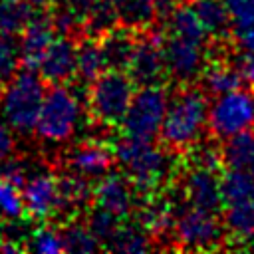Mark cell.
I'll return each mask as SVG.
<instances>
[{
  "instance_id": "6da1fadb",
  "label": "cell",
  "mask_w": 254,
  "mask_h": 254,
  "mask_svg": "<svg viewBox=\"0 0 254 254\" xmlns=\"http://www.w3.org/2000/svg\"><path fill=\"white\" fill-rule=\"evenodd\" d=\"M206 111L208 95L200 87L189 83L181 87L167 103L159 131L163 147L175 153H185L200 143L206 129Z\"/></svg>"
},
{
  "instance_id": "7a4b0ae2",
  "label": "cell",
  "mask_w": 254,
  "mask_h": 254,
  "mask_svg": "<svg viewBox=\"0 0 254 254\" xmlns=\"http://www.w3.org/2000/svg\"><path fill=\"white\" fill-rule=\"evenodd\" d=\"M46 81L36 69H18L0 89V117L14 135L30 137L36 131Z\"/></svg>"
},
{
  "instance_id": "3957f363",
  "label": "cell",
  "mask_w": 254,
  "mask_h": 254,
  "mask_svg": "<svg viewBox=\"0 0 254 254\" xmlns=\"http://www.w3.org/2000/svg\"><path fill=\"white\" fill-rule=\"evenodd\" d=\"M113 159L125 171L135 190L153 192L171 175L169 149L157 147L153 141L121 137L113 147Z\"/></svg>"
},
{
  "instance_id": "277c9868",
  "label": "cell",
  "mask_w": 254,
  "mask_h": 254,
  "mask_svg": "<svg viewBox=\"0 0 254 254\" xmlns=\"http://www.w3.org/2000/svg\"><path fill=\"white\" fill-rule=\"evenodd\" d=\"M81 115L83 107L75 91L65 83L52 85L44 93L34 133L44 143L62 145L75 135Z\"/></svg>"
},
{
  "instance_id": "5b68a950",
  "label": "cell",
  "mask_w": 254,
  "mask_h": 254,
  "mask_svg": "<svg viewBox=\"0 0 254 254\" xmlns=\"http://www.w3.org/2000/svg\"><path fill=\"white\" fill-rule=\"evenodd\" d=\"M135 83L121 69H105L91 83H87V109L101 127L119 125L131 97Z\"/></svg>"
},
{
  "instance_id": "8992f818",
  "label": "cell",
  "mask_w": 254,
  "mask_h": 254,
  "mask_svg": "<svg viewBox=\"0 0 254 254\" xmlns=\"http://www.w3.org/2000/svg\"><path fill=\"white\" fill-rule=\"evenodd\" d=\"M167 103H169V93L161 83L141 85L133 93L131 103L119 123L123 135L143 141H155L163 125Z\"/></svg>"
},
{
  "instance_id": "52a82bcc",
  "label": "cell",
  "mask_w": 254,
  "mask_h": 254,
  "mask_svg": "<svg viewBox=\"0 0 254 254\" xmlns=\"http://www.w3.org/2000/svg\"><path fill=\"white\" fill-rule=\"evenodd\" d=\"M214 97L206 111V129L214 139L222 141L234 133L254 129V89L240 85Z\"/></svg>"
},
{
  "instance_id": "ba28073f",
  "label": "cell",
  "mask_w": 254,
  "mask_h": 254,
  "mask_svg": "<svg viewBox=\"0 0 254 254\" xmlns=\"http://www.w3.org/2000/svg\"><path fill=\"white\" fill-rule=\"evenodd\" d=\"M171 234L181 248L206 250L220 246L224 238V226L222 220H218L216 212L194 208L189 204V208L175 212Z\"/></svg>"
},
{
  "instance_id": "9c48e42d",
  "label": "cell",
  "mask_w": 254,
  "mask_h": 254,
  "mask_svg": "<svg viewBox=\"0 0 254 254\" xmlns=\"http://www.w3.org/2000/svg\"><path fill=\"white\" fill-rule=\"evenodd\" d=\"M161 56L165 64V75L187 85L200 77L206 65V46L189 42L177 36H165L161 44Z\"/></svg>"
},
{
  "instance_id": "30bf717a",
  "label": "cell",
  "mask_w": 254,
  "mask_h": 254,
  "mask_svg": "<svg viewBox=\"0 0 254 254\" xmlns=\"http://www.w3.org/2000/svg\"><path fill=\"white\" fill-rule=\"evenodd\" d=\"M165 34L161 30H155L153 26L145 28L143 36H137L133 54L127 64V75L131 81L141 85H155L161 83L165 77V64L161 56V44Z\"/></svg>"
},
{
  "instance_id": "8fae6325",
  "label": "cell",
  "mask_w": 254,
  "mask_h": 254,
  "mask_svg": "<svg viewBox=\"0 0 254 254\" xmlns=\"http://www.w3.org/2000/svg\"><path fill=\"white\" fill-rule=\"evenodd\" d=\"M24 200V214L34 220H48L60 212V189L58 177L42 171L28 175L20 187Z\"/></svg>"
},
{
  "instance_id": "7c38bea8",
  "label": "cell",
  "mask_w": 254,
  "mask_h": 254,
  "mask_svg": "<svg viewBox=\"0 0 254 254\" xmlns=\"http://www.w3.org/2000/svg\"><path fill=\"white\" fill-rule=\"evenodd\" d=\"M93 206L117 216L125 218L133 212L135 206V189L125 175L105 173L97 179V185L91 189Z\"/></svg>"
},
{
  "instance_id": "4fadbf2b",
  "label": "cell",
  "mask_w": 254,
  "mask_h": 254,
  "mask_svg": "<svg viewBox=\"0 0 254 254\" xmlns=\"http://www.w3.org/2000/svg\"><path fill=\"white\" fill-rule=\"evenodd\" d=\"M115 159H113V149H109L101 141H83L75 147L69 149L65 155V167L69 173L85 179V181H97L105 173L111 171Z\"/></svg>"
},
{
  "instance_id": "5bb4252c",
  "label": "cell",
  "mask_w": 254,
  "mask_h": 254,
  "mask_svg": "<svg viewBox=\"0 0 254 254\" xmlns=\"http://www.w3.org/2000/svg\"><path fill=\"white\" fill-rule=\"evenodd\" d=\"M183 192L190 206L220 212L222 208V192H220V177L216 169H208L202 165H194L183 181Z\"/></svg>"
},
{
  "instance_id": "9a60e30c",
  "label": "cell",
  "mask_w": 254,
  "mask_h": 254,
  "mask_svg": "<svg viewBox=\"0 0 254 254\" xmlns=\"http://www.w3.org/2000/svg\"><path fill=\"white\" fill-rule=\"evenodd\" d=\"M36 71L46 83H69L75 77V40L67 34L54 38Z\"/></svg>"
},
{
  "instance_id": "2e32d148",
  "label": "cell",
  "mask_w": 254,
  "mask_h": 254,
  "mask_svg": "<svg viewBox=\"0 0 254 254\" xmlns=\"http://www.w3.org/2000/svg\"><path fill=\"white\" fill-rule=\"evenodd\" d=\"M18 40V50H20V65L26 69H38L48 46L56 38L54 24L48 16H32L30 22L22 28Z\"/></svg>"
},
{
  "instance_id": "e0dca14e",
  "label": "cell",
  "mask_w": 254,
  "mask_h": 254,
  "mask_svg": "<svg viewBox=\"0 0 254 254\" xmlns=\"http://www.w3.org/2000/svg\"><path fill=\"white\" fill-rule=\"evenodd\" d=\"M99 48L101 56L105 62V69H127L129 58L133 54L135 42H137V32L129 30L125 26H115L107 30L105 34L99 36Z\"/></svg>"
},
{
  "instance_id": "ac0fdd59",
  "label": "cell",
  "mask_w": 254,
  "mask_h": 254,
  "mask_svg": "<svg viewBox=\"0 0 254 254\" xmlns=\"http://www.w3.org/2000/svg\"><path fill=\"white\" fill-rule=\"evenodd\" d=\"M224 232L234 240L254 238V194L222 204Z\"/></svg>"
},
{
  "instance_id": "d6986e66",
  "label": "cell",
  "mask_w": 254,
  "mask_h": 254,
  "mask_svg": "<svg viewBox=\"0 0 254 254\" xmlns=\"http://www.w3.org/2000/svg\"><path fill=\"white\" fill-rule=\"evenodd\" d=\"M220 165L224 169L254 175V129H246L222 139Z\"/></svg>"
},
{
  "instance_id": "ffe728a7",
  "label": "cell",
  "mask_w": 254,
  "mask_h": 254,
  "mask_svg": "<svg viewBox=\"0 0 254 254\" xmlns=\"http://www.w3.org/2000/svg\"><path fill=\"white\" fill-rule=\"evenodd\" d=\"M167 28H169L171 36H177V38H183V40H189V42H196V44L206 46L208 40H210L190 4L179 2L171 10V14L167 16Z\"/></svg>"
},
{
  "instance_id": "44dd1931",
  "label": "cell",
  "mask_w": 254,
  "mask_h": 254,
  "mask_svg": "<svg viewBox=\"0 0 254 254\" xmlns=\"http://www.w3.org/2000/svg\"><path fill=\"white\" fill-rule=\"evenodd\" d=\"M200 81H202L200 89L206 95H220L224 91H230V89L244 85V79H242L236 64H228V62L206 64L202 73H200Z\"/></svg>"
},
{
  "instance_id": "7402d4cb",
  "label": "cell",
  "mask_w": 254,
  "mask_h": 254,
  "mask_svg": "<svg viewBox=\"0 0 254 254\" xmlns=\"http://www.w3.org/2000/svg\"><path fill=\"white\" fill-rule=\"evenodd\" d=\"M119 26L141 32L155 24L157 12L153 0H109Z\"/></svg>"
},
{
  "instance_id": "603a6c76",
  "label": "cell",
  "mask_w": 254,
  "mask_h": 254,
  "mask_svg": "<svg viewBox=\"0 0 254 254\" xmlns=\"http://www.w3.org/2000/svg\"><path fill=\"white\" fill-rule=\"evenodd\" d=\"M192 10L198 16L200 24L204 26L208 38L212 40H224L230 36L232 26L228 12L224 8L222 0H192Z\"/></svg>"
},
{
  "instance_id": "cb8c5ba5",
  "label": "cell",
  "mask_w": 254,
  "mask_h": 254,
  "mask_svg": "<svg viewBox=\"0 0 254 254\" xmlns=\"http://www.w3.org/2000/svg\"><path fill=\"white\" fill-rule=\"evenodd\" d=\"M101 71H105V62L97 38L83 36L75 42V75L83 83H91Z\"/></svg>"
},
{
  "instance_id": "d4e9b609",
  "label": "cell",
  "mask_w": 254,
  "mask_h": 254,
  "mask_svg": "<svg viewBox=\"0 0 254 254\" xmlns=\"http://www.w3.org/2000/svg\"><path fill=\"white\" fill-rule=\"evenodd\" d=\"M173 220H175V208L169 200H151L143 206L141 210V226L149 232L151 240L163 238L171 234L173 230Z\"/></svg>"
},
{
  "instance_id": "484cf974",
  "label": "cell",
  "mask_w": 254,
  "mask_h": 254,
  "mask_svg": "<svg viewBox=\"0 0 254 254\" xmlns=\"http://www.w3.org/2000/svg\"><path fill=\"white\" fill-rule=\"evenodd\" d=\"M58 189H60V212L64 210H77L83 204L91 202V185L89 181L73 175V173H65L62 177H58Z\"/></svg>"
},
{
  "instance_id": "4316f807",
  "label": "cell",
  "mask_w": 254,
  "mask_h": 254,
  "mask_svg": "<svg viewBox=\"0 0 254 254\" xmlns=\"http://www.w3.org/2000/svg\"><path fill=\"white\" fill-rule=\"evenodd\" d=\"M151 246V236L141 224H119L107 248L119 252H147Z\"/></svg>"
},
{
  "instance_id": "83f0119b",
  "label": "cell",
  "mask_w": 254,
  "mask_h": 254,
  "mask_svg": "<svg viewBox=\"0 0 254 254\" xmlns=\"http://www.w3.org/2000/svg\"><path fill=\"white\" fill-rule=\"evenodd\" d=\"M34 16V8L26 0H0V34H20Z\"/></svg>"
},
{
  "instance_id": "f1b7e54d",
  "label": "cell",
  "mask_w": 254,
  "mask_h": 254,
  "mask_svg": "<svg viewBox=\"0 0 254 254\" xmlns=\"http://www.w3.org/2000/svg\"><path fill=\"white\" fill-rule=\"evenodd\" d=\"M119 26L117 22V16H115V10L111 6L109 0H97L89 12L85 14L83 22H81V30H83V36H91V38H99L101 34H105L107 30Z\"/></svg>"
},
{
  "instance_id": "f546056e",
  "label": "cell",
  "mask_w": 254,
  "mask_h": 254,
  "mask_svg": "<svg viewBox=\"0 0 254 254\" xmlns=\"http://www.w3.org/2000/svg\"><path fill=\"white\" fill-rule=\"evenodd\" d=\"M62 240H64V252L71 254H91L101 248L97 238L89 232L85 222H69L62 230Z\"/></svg>"
},
{
  "instance_id": "4dcf8cb0",
  "label": "cell",
  "mask_w": 254,
  "mask_h": 254,
  "mask_svg": "<svg viewBox=\"0 0 254 254\" xmlns=\"http://www.w3.org/2000/svg\"><path fill=\"white\" fill-rule=\"evenodd\" d=\"M119 224H121V218H117V216H113V214H109V212H105V210H101L97 206H93V210L85 216V226L97 238L101 248L109 246V242H111V238H113V234H115Z\"/></svg>"
},
{
  "instance_id": "1f68e13d",
  "label": "cell",
  "mask_w": 254,
  "mask_h": 254,
  "mask_svg": "<svg viewBox=\"0 0 254 254\" xmlns=\"http://www.w3.org/2000/svg\"><path fill=\"white\" fill-rule=\"evenodd\" d=\"M24 216V200L18 185L0 177V218L18 220Z\"/></svg>"
},
{
  "instance_id": "d6a6232c",
  "label": "cell",
  "mask_w": 254,
  "mask_h": 254,
  "mask_svg": "<svg viewBox=\"0 0 254 254\" xmlns=\"http://www.w3.org/2000/svg\"><path fill=\"white\" fill-rule=\"evenodd\" d=\"M26 248L38 254H62L64 252L62 232L52 226H40L30 234Z\"/></svg>"
},
{
  "instance_id": "836d02e7",
  "label": "cell",
  "mask_w": 254,
  "mask_h": 254,
  "mask_svg": "<svg viewBox=\"0 0 254 254\" xmlns=\"http://www.w3.org/2000/svg\"><path fill=\"white\" fill-rule=\"evenodd\" d=\"M20 69L18 40L12 34H0V85Z\"/></svg>"
},
{
  "instance_id": "e575fe53",
  "label": "cell",
  "mask_w": 254,
  "mask_h": 254,
  "mask_svg": "<svg viewBox=\"0 0 254 254\" xmlns=\"http://www.w3.org/2000/svg\"><path fill=\"white\" fill-rule=\"evenodd\" d=\"M230 18V26L244 28L254 24V0H222Z\"/></svg>"
},
{
  "instance_id": "d590c367",
  "label": "cell",
  "mask_w": 254,
  "mask_h": 254,
  "mask_svg": "<svg viewBox=\"0 0 254 254\" xmlns=\"http://www.w3.org/2000/svg\"><path fill=\"white\" fill-rule=\"evenodd\" d=\"M28 175H30L28 173V167H26V163L22 159H16V157L10 155L4 161H0V177L8 179L10 183L22 187V183L26 181Z\"/></svg>"
},
{
  "instance_id": "8d00e7d4",
  "label": "cell",
  "mask_w": 254,
  "mask_h": 254,
  "mask_svg": "<svg viewBox=\"0 0 254 254\" xmlns=\"http://www.w3.org/2000/svg\"><path fill=\"white\" fill-rule=\"evenodd\" d=\"M230 34L234 36V44L240 50V54L254 56V24L244 28H234Z\"/></svg>"
},
{
  "instance_id": "74e56055",
  "label": "cell",
  "mask_w": 254,
  "mask_h": 254,
  "mask_svg": "<svg viewBox=\"0 0 254 254\" xmlns=\"http://www.w3.org/2000/svg\"><path fill=\"white\" fill-rule=\"evenodd\" d=\"M14 131L6 125V121L0 117V161H4L6 157H10L14 153Z\"/></svg>"
},
{
  "instance_id": "f35d334b",
  "label": "cell",
  "mask_w": 254,
  "mask_h": 254,
  "mask_svg": "<svg viewBox=\"0 0 254 254\" xmlns=\"http://www.w3.org/2000/svg\"><path fill=\"white\" fill-rule=\"evenodd\" d=\"M60 4H64L77 20H79V26H81V22H83V18H85V14L89 12V8L97 2V0H58Z\"/></svg>"
},
{
  "instance_id": "ab89813d",
  "label": "cell",
  "mask_w": 254,
  "mask_h": 254,
  "mask_svg": "<svg viewBox=\"0 0 254 254\" xmlns=\"http://www.w3.org/2000/svg\"><path fill=\"white\" fill-rule=\"evenodd\" d=\"M244 83L252 85L254 87V56H246V54H240L238 58V64H236Z\"/></svg>"
},
{
  "instance_id": "60d3db41",
  "label": "cell",
  "mask_w": 254,
  "mask_h": 254,
  "mask_svg": "<svg viewBox=\"0 0 254 254\" xmlns=\"http://www.w3.org/2000/svg\"><path fill=\"white\" fill-rule=\"evenodd\" d=\"M34 10H50L58 0H26Z\"/></svg>"
},
{
  "instance_id": "b9f144b4",
  "label": "cell",
  "mask_w": 254,
  "mask_h": 254,
  "mask_svg": "<svg viewBox=\"0 0 254 254\" xmlns=\"http://www.w3.org/2000/svg\"><path fill=\"white\" fill-rule=\"evenodd\" d=\"M4 242H6V236H4V230L0 228V250H2V246H4Z\"/></svg>"
}]
</instances>
